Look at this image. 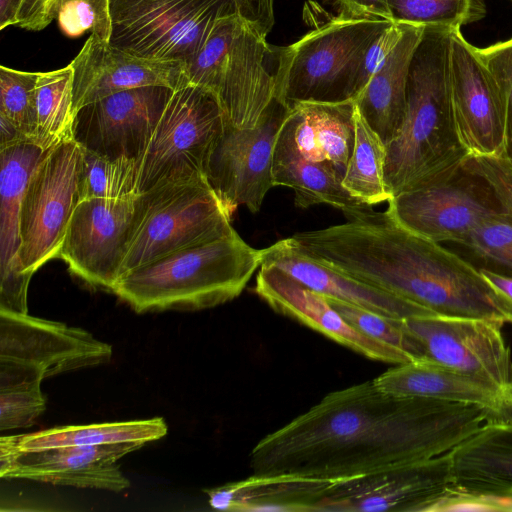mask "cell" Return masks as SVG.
<instances>
[{
	"instance_id": "e0dca14e",
	"label": "cell",
	"mask_w": 512,
	"mask_h": 512,
	"mask_svg": "<svg viewBox=\"0 0 512 512\" xmlns=\"http://www.w3.org/2000/svg\"><path fill=\"white\" fill-rule=\"evenodd\" d=\"M172 92L145 86L86 105L75 114L73 139L98 155L141 162Z\"/></svg>"
},
{
	"instance_id": "ab89813d",
	"label": "cell",
	"mask_w": 512,
	"mask_h": 512,
	"mask_svg": "<svg viewBox=\"0 0 512 512\" xmlns=\"http://www.w3.org/2000/svg\"><path fill=\"white\" fill-rule=\"evenodd\" d=\"M476 52L500 91L506 123L505 156L512 158V38Z\"/></svg>"
},
{
	"instance_id": "277c9868",
	"label": "cell",
	"mask_w": 512,
	"mask_h": 512,
	"mask_svg": "<svg viewBox=\"0 0 512 512\" xmlns=\"http://www.w3.org/2000/svg\"><path fill=\"white\" fill-rule=\"evenodd\" d=\"M261 264L262 249L235 232L130 270L111 292L137 313L202 310L238 297Z\"/></svg>"
},
{
	"instance_id": "bcb514c9",
	"label": "cell",
	"mask_w": 512,
	"mask_h": 512,
	"mask_svg": "<svg viewBox=\"0 0 512 512\" xmlns=\"http://www.w3.org/2000/svg\"><path fill=\"white\" fill-rule=\"evenodd\" d=\"M23 142H30L7 118L0 115V151Z\"/></svg>"
},
{
	"instance_id": "8992f818",
	"label": "cell",
	"mask_w": 512,
	"mask_h": 512,
	"mask_svg": "<svg viewBox=\"0 0 512 512\" xmlns=\"http://www.w3.org/2000/svg\"><path fill=\"white\" fill-rule=\"evenodd\" d=\"M277 63L278 48L234 13L216 22L186 75L215 96L228 124L252 128L275 98Z\"/></svg>"
},
{
	"instance_id": "d590c367",
	"label": "cell",
	"mask_w": 512,
	"mask_h": 512,
	"mask_svg": "<svg viewBox=\"0 0 512 512\" xmlns=\"http://www.w3.org/2000/svg\"><path fill=\"white\" fill-rule=\"evenodd\" d=\"M460 245L486 263L485 269L512 276V216L508 213L484 219Z\"/></svg>"
},
{
	"instance_id": "f546056e",
	"label": "cell",
	"mask_w": 512,
	"mask_h": 512,
	"mask_svg": "<svg viewBox=\"0 0 512 512\" xmlns=\"http://www.w3.org/2000/svg\"><path fill=\"white\" fill-rule=\"evenodd\" d=\"M163 418L67 425L28 434L1 436L0 448L30 451L53 447L93 446L118 442L148 443L167 434Z\"/></svg>"
},
{
	"instance_id": "cb8c5ba5",
	"label": "cell",
	"mask_w": 512,
	"mask_h": 512,
	"mask_svg": "<svg viewBox=\"0 0 512 512\" xmlns=\"http://www.w3.org/2000/svg\"><path fill=\"white\" fill-rule=\"evenodd\" d=\"M373 382L380 390L392 395L477 405L498 417H508L500 389L426 359L395 365Z\"/></svg>"
},
{
	"instance_id": "f35d334b",
	"label": "cell",
	"mask_w": 512,
	"mask_h": 512,
	"mask_svg": "<svg viewBox=\"0 0 512 512\" xmlns=\"http://www.w3.org/2000/svg\"><path fill=\"white\" fill-rule=\"evenodd\" d=\"M45 408L41 385L0 389V431L31 426Z\"/></svg>"
},
{
	"instance_id": "d6986e66",
	"label": "cell",
	"mask_w": 512,
	"mask_h": 512,
	"mask_svg": "<svg viewBox=\"0 0 512 512\" xmlns=\"http://www.w3.org/2000/svg\"><path fill=\"white\" fill-rule=\"evenodd\" d=\"M144 445L133 441L30 451L0 448V477L121 492L130 482L117 462Z\"/></svg>"
},
{
	"instance_id": "8fae6325",
	"label": "cell",
	"mask_w": 512,
	"mask_h": 512,
	"mask_svg": "<svg viewBox=\"0 0 512 512\" xmlns=\"http://www.w3.org/2000/svg\"><path fill=\"white\" fill-rule=\"evenodd\" d=\"M388 203L386 212L394 221L437 243L460 244L484 219L506 212L489 182L465 161L440 177L402 189Z\"/></svg>"
},
{
	"instance_id": "74e56055",
	"label": "cell",
	"mask_w": 512,
	"mask_h": 512,
	"mask_svg": "<svg viewBox=\"0 0 512 512\" xmlns=\"http://www.w3.org/2000/svg\"><path fill=\"white\" fill-rule=\"evenodd\" d=\"M55 19L70 37L90 32L100 41H111V0H56Z\"/></svg>"
},
{
	"instance_id": "484cf974",
	"label": "cell",
	"mask_w": 512,
	"mask_h": 512,
	"mask_svg": "<svg viewBox=\"0 0 512 512\" xmlns=\"http://www.w3.org/2000/svg\"><path fill=\"white\" fill-rule=\"evenodd\" d=\"M423 30V26L402 23L398 41L354 99L358 111L385 146L404 119L409 65Z\"/></svg>"
},
{
	"instance_id": "e575fe53",
	"label": "cell",
	"mask_w": 512,
	"mask_h": 512,
	"mask_svg": "<svg viewBox=\"0 0 512 512\" xmlns=\"http://www.w3.org/2000/svg\"><path fill=\"white\" fill-rule=\"evenodd\" d=\"M38 72L0 67V115L10 120L33 142L36 135V82Z\"/></svg>"
},
{
	"instance_id": "6da1fadb",
	"label": "cell",
	"mask_w": 512,
	"mask_h": 512,
	"mask_svg": "<svg viewBox=\"0 0 512 512\" xmlns=\"http://www.w3.org/2000/svg\"><path fill=\"white\" fill-rule=\"evenodd\" d=\"M498 417L477 405L380 390L373 380L339 389L250 453L253 475L337 480L450 452Z\"/></svg>"
},
{
	"instance_id": "52a82bcc",
	"label": "cell",
	"mask_w": 512,
	"mask_h": 512,
	"mask_svg": "<svg viewBox=\"0 0 512 512\" xmlns=\"http://www.w3.org/2000/svg\"><path fill=\"white\" fill-rule=\"evenodd\" d=\"M225 122L208 91L189 83L173 90L140 162L139 194L207 179Z\"/></svg>"
},
{
	"instance_id": "f1b7e54d",
	"label": "cell",
	"mask_w": 512,
	"mask_h": 512,
	"mask_svg": "<svg viewBox=\"0 0 512 512\" xmlns=\"http://www.w3.org/2000/svg\"><path fill=\"white\" fill-rule=\"evenodd\" d=\"M295 143L312 162L345 174L355 141V102L300 103L291 108Z\"/></svg>"
},
{
	"instance_id": "8d00e7d4",
	"label": "cell",
	"mask_w": 512,
	"mask_h": 512,
	"mask_svg": "<svg viewBox=\"0 0 512 512\" xmlns=\"http://www.w3.org/2000/svg\"><path fill=\"white\" fill-rule=\"evenodd\" d=\"M331 306L364 335L419 358L418 349L403 326L402 319L387 317L360 306L324 296Z\"/></svg>"
},
{
	"instance_id": "7bdbcfd3",
	"label": "cell",
	"mask_w": 512,
	"mask_h": 512,
	"mask_svg": "<svg viewBox=\"0 0 512 512\" xmlns=\"http://www.w3.org/2000/svg\"><path fill=\"white\" fill-rule=\"evenodd\" d=\"M56 0H19L14 26L40 31L55 19Z\"/></svg>"
},
{
	"instance_id": "d6a6232c",
	"label": "cell",
	"mask_w": 512,
	"mask_h": 512,
	"mask_svg": "<svg viewBox=\"0 0 512 512\" xmlns=\"http://www.w3.org/2000/svg\"><path fill=\"white\" fill-rule=\"evenodd\" d=\"M79 172L81 201L88 198L133 199L138 192L140 162L112 159L82 148Z\"/></svg>"
},
{
	"instance_id": "30bf717a",
	"label": "cell",
	"mask_w": 512,
	"mask_h": 512,
	"mask_svg": "<svg viewBox=\"0 0 512 512\" xmlns=\"http://www.w3.org/2000/svg\"><path fill=\"white\" fill-rule=\"evenodd\" d=\"M112 347L84 329L0 310V389L107 363Z\"/></svg>"
},
{
	"instance_id": "2e32d148",
	"label": "cell",
	"mask_w": 512,
	"mask_h": 512,
	"mask_svg": "<svg viewBox=\"0 0 512 512\" xmlns=\"http://www.w3.org/2000/svg\"><path fill=\"white\" fill-rule=\"evenodd\" d=\"M454 486L449 452L332 480L317 512H426Z\"/></svg>"
},
{
	"instance_id": "603a6c76",
	"label": "cell",
	"mask_w": 512,
	"mask_h": 512,
	"mask_svg": "<svg viewBox=\"0 0 512 512\" xmlns=\"http://www.w3.org/2000/svg\"><path fill=\"white\" fill-rule=\"evenodd\" d=\"M262 264L280 268L323 296L336 298L387 317L404 319L433 314L420 305L358 281L317 261L297 248L290 237L262 249Z\"/></svg>"
},
{
	"instance_id": "5b68a950",
	"label": "cell",
	"mask_w": 512,
	"mask_h": 512,
	"mask_svg": "<svg viewBox=\"0 0 512 512\" xmlns=\"http://www.w3.org/2000/svg\"><path fill=\"white\" fill-rule=\"evenodd\" d=\"M393 23L339 15L278 48L275 97L290 109L300 103L354 100L369 46Z\"/></svg>"
},
{
	"instance_id": "ac0fdd59",
	"label": "cell",
	"mask_w": 512,
	"mask_h": 512,
	"mask_svg": "<svg viewBox=\"0 0 512 512\" xmlns=\"http://www.w3.org/2000/svg\"><path fill=\"white\" fill-rule=\"evenodd\" d=\"M450 91L459 135L470 155L505 156L503 100L489 71L460 29L451 31Z\"/></svg>"
},
{
	"instance_id": "44dd1931",
	"label": "cell",
	"mask_w": 512,
	"mask_h": 512,
	"mask_svg": "<svg viewBox=\"0 0 512 512\" xmlns=\"http://www.w3.org/2000/svg\"><path fill=\"white\" fill-rule=\"evenodd\" d=\"M254 290L276 313L291 318L371 360L393 365L414 360L408 353L358 331L322 294L303 285L276 266L261 264Z\"/></svg>"
},
{
	"instance_id": "ffe728a7",
	"label": "cell",
	"mask_w": 512,
	"mask_h": 512,
	"mask_svg": "<svg viewBox=\"0 0 512 512\" xmlns=\"http://www.w3.org/2000/svg\"><path fill=\"white\" fill-rule=\"evenodd\" d=\"M73 70V107H82L110 95L145 86L173 90L188 84L186 63L146 58L90 35L69 64Z\"/></svg>"
},
{
	"instance_id": "f6af8a7d",
	"label": "cell",
	"mask_w": 512,
	"mask_h": 512,
	"mask_svg": "<svg viewBox=\"0 0 512 512\" xmlns=\"http://www.w3.org/2000/svg\"><path fill=\"white\" fill-rule=\"evenodd\" d=\"M339 15L390 20L387 0H332Z\"/></svg>"
},
{
	"instance_id": "b9f144b4",
	"label": "cell",
	"mask_w": 512,
	"mask_h": 512,
	"mask_svg": "<svg viewBox=\"0 0 512 512\" xmlns=\"http://www.w3.org/2000/svg\"><path fill=\"white\" fill-rule=\"evenodd\" d=\"M465 163L489 182L505 211L512 216V158L470 155Z\"/></svg>"
},
{
	"instance_id": "7dc6e473",
	"label": "cell",
	"mask_w": 512,
	"mask_h": 512,
	"mask_svg": "<svg viewBox=\"0 0 512 512\" xmlns=\"http://www.w3.org/2000/svg\"><path fill=\"white\" fill-rule=\"evenodd\" d=\"M482 275L498 290L512 300V276L480 268Z\"/></svg>"
},
{
	"instance_id": "4fadbf2b",
	"label": "cell",
	"mask_w": 512,
	"mask_h": 512,
	"mask_svg": "<svg viewBox=\"0 0 512 512\" xmlns=\"http://www.w3.org/2000/svg\"><path fill=\"white\" fill-rule=\"evenodd\" d=\"M145 207L143 194L133 199L82 200L70 219L58 258L88 285L111 292Z\"/></svg>"
},
{
	"instance_id": "9c48e42d",
	"label": "cell",
	"mask_w": 512,
	"mask_h": 512,
	"mask_svg": "<svg viewBox=\"0 0 512 512\" xmlns=\"http://www.w3.org/2000/svg\"><path fill=\"white\" fill-rule=\"evenodd\" d=\"M110 43L133 54L188 63L234 0H111Z\"/></svg>"
},
{
	"instance_id": "60d3db41",
	"label": "cell",
	"mask_w": 512,
	"mask_h": 512,
	"mask_svg": "<svg viewBox=\"0 0 512 512\" xmlns=\"http://www.w3.org/2000/svg\"><path fill=\"white\" fill-rule=\"evenodd\" d=\"M512 512V493H491L449 488L426 512Z\"/></svg>"
},
{
	"instance_id": "836d02e7",
	"label": "cell",
	"mask_w": 512,
	"mask_h": 512,
	"mask_svg": "<svg viewBox=\"0 0 512 512\" xmlns=\"http://www.w3.org/2000/svg\"><path fill=\"white\" fill-rule=\"evenodd\" d=\"M387 6L395 23L452 30L480 20L486 13L484 0H387Z\"/></svg>"
},
{
	"instance_id": "4316f807",
	"label": "cell",
	"mask_w": 512,
	"mask_h": 512,
	"mask_svg": "<svg viewBox=\"0 0 512 512\" xmlns=\"http://www.w3.org/2000/svg\"><path fill=\"white\" fill-rule=\"evenodd\" d=\"M454 486L512 493V417H495L450 452Z\"/></svg>"
},
{
	"instance_id": "1f68e13d",
	"label": "cell",
	"mask_w": 512,
	"mask_h": 512,
	"mask_svg": "<svg viewBox=\"0 0 512 512\" xmlns=\"http://www.w3.org/2000/svg\"><path fill=\"white\" fill-rule=\"evenodd\" d=\"M385 162V144L355 105V141L342 185L370 206L391 200L384 178Z\"/></svg>"
},
{
	"instance_id": "c3c4849f",
	"label": "cell",
	"mask_w": 512,
	"mask_h": 512,
	"mask_svg": "<svg viewBox=\"0 0 512 512\" xmlns=\"http://www.w3.org/2000/svg\"><path fill=\"white\" fill-rule=\"evenodd\" d=\"M19 0H0V29L14 26Z\"/></svg>"
},
{
	"instance_id": "7a4b0ae2",
	"label": "cell",
	"mask_w": 512,
	"mask_h": 512,
	"mask_svg": "<svg viewBox=\"0 0 512 512\" xmlns=\"http://www.w3.org/2000/svg\"><path fill=\"white\" fill-rule=\"evenodd\" d=\"M301 249L317 261L435 315L512 324V300L440 243L371 210L346 223L304 231Z\"/></svg>"
},
{
	"instance_id": "681fc988",
	"label": "cell",
	"mask_w": 512,
	"mask_h": 512,
	"mask_svg": "<svg viewBox=\"0 0 512 512\" xmlns=\"http://www.w3.org/2000/svg\"><path fill=\"white\" fill-rule=\"evenodd\" d=\"M503 396L507 408L508 417H512V377L509 384L503 391Z\"/></svg>"
},
{
	"instance_id": "7c38bea8",
	"label": "cell",
	"mask_w": 512,
	"mask_h": 512,
	"mask_svg": "<svg viewBox=\"0 0 512 512\" xmlns=\"http://www.w3.org/2000/svg\"><path fill=\"white\" fill-rule=\"evenodd\" d=\"M81 156L79 144L65 139L46 152L30 177L21 204L19 251L22 272L28 276L59 257L68 224L81 202Z\"/></svg>"
},
{
	"instance_id": "5bb4252c",
	"label": "cell",
	"mask_w": 512,
	"mask_h": 512,
	"mask_svg": "<svg viewBox=\"0 0 512 512\" xmlns=\"http://www.w3.org/2000/svg\"><path fill=\"white\" fill-rule=\"evenodd\" d=\"M426 359L483 380L502 392L512 377L510 348L502 321L486 318L415 315L402 319Z\"/></svg>"
},
{
	"instance_id": "ee69618b",
	"label": "cell",
	"mask_w": 512,
	"mask_h": 512,
	"mask_svg": "<svg viewBox=\"0 0 512 512\" xmlns=\"http://www.w3.org/2000/svg\"><path fill=\"white\" fill-rule=\"evenodd\" d=\"M238 14L262 36L274 24V0H234Z\"/></svg>"
},
{
	"instance_id": "d4e9b609",
	"label": "cell",
	"mask_w": 512,
	"mask_h": 512,
	"mask_svg": "<svg viewBox=\"0 0 512 512\" xmlns=\"http://www.w3.org/2000/svg\"><path fill=\"white\" fill-rule=\"evenodd\" d=\"M272 175L274 186H286L294 191L297 207L327 204L341 210L347 219L372 210V206L353 197L344 188V174L331 165L307 160L301 154L294 140L289 114L275 142Z\"/></svg>"
},
{
	"instance_id": "3957f363",
	"label": "cell",
	"mask_w": 512,
	"mask_h": 512,
	"mask_svg": "<svg viewBox=\"0 0 512 512\" xmlns=\"http://www.w3.org/2000/svg\"><path fill=\"white\" fill-rule=\"evenodd\" d=\"M451 31L425 26L413 52L404 119L386 144L384 178L392 197L406 187L452 171L470 156L459 135L451 101Z\"/></svg>"
},
{
	"instance_id": "9a60e30c",
	"label": "cell",
	"mask_w": 512,
	"mask_h": 512,
	"mask_svg": "<svg viewBox=\"0 0 512 512\" xmlns=\"http://www.w3.org/2000/svg\"><path fill=\"white\" fill-rule=\"evenodd\" d=\"M290 110L275 97L256 126L237 128L225 122L207 180L231 216L240 205L258 212L274 186V146Z\"/></svg>"
},
{
	"instance_id": "83f0119b",
	"label": "cell",
	"mask_w": 512,
	"mask_h": 512,
	"mask_svg": "<svg viewBox=\"0 0 512 512\" xmlns=\"http://www.w3.org/2000/svg\"><path fill=\"white\" fill-rule=\"evenodd\" d=\"M332 480L257 476L207 489L209 504L226 511H317Z\"/></svg>"
},
{
	"instance_id": "ba28073f",
	"label": "cell",
	"mask_w": 512,
	"mask_h": 512,
	"mask_svg": "<svg viewBox=\"0 0 512 512\" xmlns=\"http://www.w3.org/2000/svg\"><path fill=\"white\" fill-rule=\"evenodd\" d=\"M143 219L122 263L130 270L191 246L231 235V215L207 179L146 193Z\"/></svg>"
},
{
	"instance_id": "4dcf8cb0",
	"label": "cell",
	"mask_w": 512,
	"mask_h": 512,
	"mask_svg": "<svg viewBox=\"0 0 512 512\" xmlns=\"http://www.w3.org/2000/svg\"><path fill=\"white\" fill-rule=\"evenodd\" d=\"M37 127L34 143L48 151L73 138V70L70 65L38 72L36 82Z\"/></svg>"
},
{
	"instance_id": "7402d4cb",
	"label": "cell",
	"mask_w": 512,
	"mask_h": 512,
	"mask_svg": "<svg viewBox=\"0 0 512 512\" xmlns=\"http://www.w3.org/2000/svg\"><path fill=\"white\" fill-rule=\"evenodd\" d=\"M47 151L23 142L0 151V310L27 314L31 279L19 261L20 211L30 177Z\"/></svg>"
}]
</instances>
